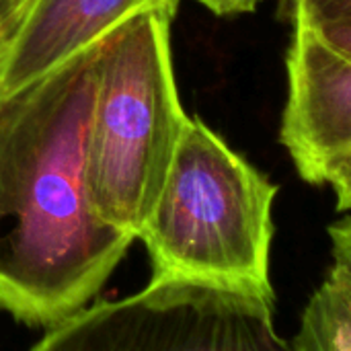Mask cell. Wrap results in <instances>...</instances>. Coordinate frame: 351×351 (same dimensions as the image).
I'll list each match as a JSON object with an SVG mask.
<instances>
[{"mask_svg": "<svg viewBox=\"0 0 351 351\" xmlns=\"http://www.w3.org/2000/svg\"><path fill=\"white\" fill-rule=\"evenodd\" d=\"M292 346L296 351H351V265L348 261L333 259L323 284L302 313Z\"/></svg>", "mask_w": 351, "mask_h": 351, "instance_id": "7", "label": "cell"}, {"mask_svg": "<svg viewBox=\"0 0 351 351\" xmlns=\"http://www.w3.org/2000/svg\"><path fill=\"white\" fill-rule=\"evenodd\" d=\"M280 16L294 29L351 27V0H280Z\"/></svg>", "mask_w": 351, "mask_h": 351, "instance_id": "8", "label": "cell"}, {"mask_svg": "<svg viewBox=\"0 0 351 351\" xmlns=\"http://www.w3.org/2000/svg\"><path fill=\"white\" fill-rule=\"evenodd\" d=\"M31 351H296L276 329V304L171 280L84 306Z\"/></svg>", "mask_w": 351, "mask_h": 351, "instance_id": "4", "label": "cell"}, {"mask_svg": "<svg viewBox=\"0 0 351 351\" xmlns=\"http://www.w3.org/2000/svg\"><path fill=\"white\" fill-rule=\"evenodd\" d=\"M321 39H325L329 45L346 51L351 56V27H341V29H327V31H315Z\"/></svg>", "mask_w": 351, "mask_h": 351, "instance_id": "12", "label": "cell"}, {"mask_svg": "<svg viewBox=\"0 0 351 351\" xmlns=\"http://www.w3.org/2000/svg\"><path fill=\"white\" fill-rule=\"evenodd\" d=\"M171 21L165 10L138 12L101 39L95 53L88 191L99 216L136 241L189 117L173 68Z\"/></svg>", "mask_w": 351, "mask_h": 351, "instance_id": "3", "label": "cell"}, {"mask_svg": "<svg viewBox=\"0 0 351 351\" xmlns=\"http://www.w3.org/2000/svg\"><path fill=\"white\" fill-rule=\"evenodd\" d=\"M181 0H31L0 45V101L33 86L144 10L177 14Z\"/></svg>", "mask_w": 351, "mask_h": 351, "instance_id": "6", "label": "cell"}, {"mask_svg": "<svg viewBox=\"0 0 351 351\" xmlns=\"http://www.w3.org/2000/svg\"><path fill=\"white\" fill-rule=\"evenodd\" d=\"M327 232L331 239L333 259L348 261L351 265V216H346V218L333 222L327 228Z\"/></svg>", "mask_w": 351, "mask_h": 351, "instance_id": "9", "label": "cell"}, {"mask_svg": "<svg viewBox=\"0 0 351 351\" xmlns=\"http://www.w3.org/2000/svg\"><path fill=\"white\" fill-rule=\"evenodd\" d=\"M278 185L199 117H187L158 197L138 234L152 280L212 286L276 304Z\"/></svg>", "mask_w": 351, "mask_h": 351, "instance_id": "2", "label": "cell"}, {"mask_svg": "<svg viewBox=\"0 0 351 351\" xmlns=\"http://www.w3.org/2000/svg\"><path fill=\"white\" fill-rule=\"evenodd\" d=\"M197 2L218 16L247 14V12H253L261 4V0H197Z\"/></svg>", "mask_w": 351, "mask_h": 351, "instance_id": "10", "label": "cell"}, {"mask_svg": "<svg viewBox=\"0 0 351 351\" xmlns=\"http://www.w3.org/2000/svg\"><path fill=\"white\" fill-rule=\"evenodd\" d=\"M286 74L280 142L306 183L331 187L337 210L351 212V56L294 29Z\"/></svg>", "mask_w": 351, "mask_h": 351, "instance_id": "5", "label": "cell"}, {"mask_svg": "<svg viewBox=\"0 0 351 351\" xmlns=\"http://www.w3.org/2000/svg\"><path fill=\"white\" fill-rule=\"evenodd\" d=\"M31 0H0V45L10 35Z\"/></svg>", "mask_w": 351, "mask_h": 351, "instance_id": "11", "label": "cell"}, {"mask_svg": "<svg viewBox=\"0 0 351 351\" xmlns=\"http://www.w3.org/2000/svg\"><path fill=\"white\" fill-rule=\"evenodd\" d=\"M95 53L0 101V308L31 327L88 306L136 241L88 191Z\"/></svg>", "mask_w": 351, "mask_h": 351, "instance_id": "1", "label": "cell"}]
</instances>
